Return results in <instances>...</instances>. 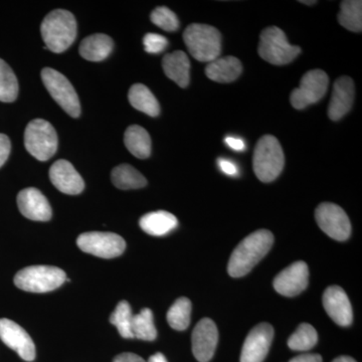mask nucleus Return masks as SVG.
I'll return each mask as SVG.
<instances>
[{"label": "nucleus", "mask_w": 362, "mask_h": 362, "mask_svg": "<svg viewBox=\"0 0 362 362\" xmlns=\"http://www.w3.org/2000/svg\"><path fill=\"white\" fill-rule=\"evenodd\" d=\"M274 244L273 233L268 230H259L245 238L233 250L228 272L233 278L247 275L270 251Z\"/></svg>", "instance_id": "nucleus-1"}, {"label": "nucleus", "mask_w": 362, "mask_h": 362, "mask_svg": "<svg viewBox=\"0 0 362 362\" xmlns=\"http://www.w3.org/2000/svg\"><path fill=\"white\" fill-rule=\"evenodd\" d=\"M40 33L47 49L61 54L75 42L77 21L70 11L56 9L45 16L40 25Z\"/></svg>", "instance_id": "nucleus-2"}, {"label": "nucleus", "mask_w": 362, "mask_h": 362, "mask_svg": "<svg viewBox=\"0 0 362 362\" xmlns=\"http://www.w3.org/2000/svg\"><path fill=\"white\" fill-rule=\"evenodd\" d=\"M285 165L282 146L275 136L265 135L257 143L252 156V169L262 182H272L281 175Z\"/></svg>", "instance_id": "nucleus-3"}, {"label": "nucleus", "mask_w": 362, "mask_h": 362, "mask_svg": "<svg viewBox=\"0 0 362 362\" xmlns=\"http://www.w3.org/2000/svg\"><path fill=\"white\" fill-rule=\"evenodd\" d=\"M183 40L189 54L197 61L211 63L220 57L221 35L214 26L192 23L185 28Z\"/></svg>", "instance_id": "nucleus-4"}, {"label": "nucleus", "mask_w": 362, "mask_h": 362, "mask_svg": "<svg viewBox=\"0 0 362 362\" xmlns=\"http://www.w3.org/2000/svg\"><path fill=\"white\" fill-rule=\"evenodd\" d=\"M259 56L272 65L283 66L291 63L301 52L297 45L288 42L285 33L277 26L267 28L259 35Z\"/></svg>", "instance_id": "nucleus-5"}, {"label": "nucleus", "mask_w": 362, "mask_h": 362, "mask_svg": "<svg viewBox=\"0 0 362 362\" xmlns=\"http://www.w3.org/2000/svg\"><path fill=\"white\" fill-rule=\"evenodd\" d=\"M66 280L65 272L57 267L32 266L16 274L14 284L23 291L47 293L58 289Z\"/></svg>", "instance_id": "nucleus-6"}, {"label": "nucleus", "mask_w": 362, "mask_h": 362, "mask_svg": "<svg viewBox=\"0 0 362 362\" xmlns=\"http://www.w3.org/2000/svg\"><path fill=\"white\" fill-rule=\"evenodd\" d=\"M58 135L51 123L35 119L26 126L25 146L28 153L40 161H47L56 154Z\"/></svg>", "instance_id": "nucleus-7"}, {"label": "nucleus", "mask_w": 362, "mask_h": 362, "mask_svg": "<svg viewBox=\"0 0 362 362\" xmlns=\"http://www.w3.org/2000/svg\"><path fill=\"white\" fill-rule=\"evenodd\" d=\"M42 80L52 99L69 115L78 118L81 114L80 100L70 81L63 74L51 68L42 69Z\"/></svg>", "instance_id": "nucleus-8"}, {"label": "nucleus", "mask_w": 362, "mask_h": 362, "mask_svg": "<svg viewBox=\"0 0 362 362\" xmlns=\"http://www.w3.org/2000/svg\"><path fill=\"white\" fill-rule=\"evenodd\" d=\"M329 84L327 74L322 70L307 71L300 81L299 88L293 90L290 102L297 110H302L309 105L320 101L326 94Z\"/></svg>", "instance_id": "nucleus-9"}, {"label": "nucleus", "mask_w": 362, "mask_h": 362, "mask_svg": "<svg viewBox=\"0 0 362 362\" xmlns=\"http://www.w3.org/2000/svg\"><path fill=\"white\" fill-rule=\"evenodd\" d=\"M77 245L83 252L104 259L119 257L126 249L125 240L114 233H84L78 235Z\"/></svg>", "instance_id": "nucleus-10"}, {"label": "nucleus", "mask_w": 362, "mask_h": 362, "mask_svg": "<svg viewBox=\"0 0 362 362\" xmlns=\"http://www.w3.org/2000/svg\"><path fill=\"white\" fill-rule=\"evenodd\" d=\"M317 225L331 239L346 240L351 233V223L346 213L335 204L323 202L315 211Z\"/></svg>", "instance_id": "nucleus-11"}, {"label": "nucleus", "mask_w": 362, "mask_h": 362, "mask_svg": "<svg viewBox=\"0 0 362 362\" xmlns=\"http://www.w3.org/2000/svg\"><path fill=\"white\" fill-rule=\"evenodd\" d=\"M0 339L25 361L35 358V345L28 333L11 319H0Z\"/></svg>", "instance_id": "nucleus-12"}, {"label": "nucleus", "mask_w": 362, "mask_h": 362, "mask_svg": "<svg viewBox=\"0 0 362 362\" xmlns=\"http://www.w3.org/2000/svg\"><path fill=\"white\" fill-rule=\"evenodd\" d=\"M308 283V266L305 262L299 261L278 274L274 280V288L283 296L294 297L303 292Z\"/></svg>", "instance_id": "nucleus-13"}, {"label": "nucleus", "mask_w": 362, "mask_h": 362, "mask_svg": "<svg viewBox=\"0 0 362 362\" xmlns=\"http://www.w3.org/2000/svg\"><path fill=\"white\" fill-rule=\"evenodd\" d=\"M274 337L273 327L261 323L252 328L247 335L240 354V362H263L271 347Z\"/></svg>", "instance_id": "nucleus-14"}, {"label": "nucleus", "mask_w": 362, "mask_h": 362, "mask_svg": "<svg viewBox=\"0 0 362 362\" xmlns=\"http://www.w3.org/2000/svg\"><path fill=\"white\" fill-rule=\"evenodd\" d=\"M192 352L199 362H209L213 358L218 341V331L211 319L204 318L195 326L192 332Z\"/></svg>", "instance_id": "nucleus-15"}, {"label": "nucleus", "mask_w": 362, "mask_h": 362, "mask_svg": "<svg viewBox=\"0 0 362 362\" xmlns=\"http://www.w3.org/2000/svg\"><path fill=\"white\" fill-rule=\"evenodd\" d=\"M323 306L330 318L342 327L352 323L354 313L349 296L339 286H330L323 294Z\"/></svg>", "instance_id": "nucleus-16"}, {"label": "nucleus", "mask_w": 362, "mask_h": 362, "mask_svg": "<svg viewBox=\"0 0 362 362\" xmlns=\"http://www.w3.org/2000/svg\"><path fill=\"white\" fill-rule=\"evenodd\" d=\"M18 206L21 213L28 220L47 221L52 218V207L37 188L28 187L18 195Z\"/></svg>", "instance_id": "nucleus-17"}, {"label": "nucleus", "mask_w": 362, "mask_h": 362, "mask_svg": "<svg viewBox=\"0 0 362 362\" xmlns=\"http://www.w3.org/2000/svg\"><path fill=\"white\" fill-rule=\"evenodd\" d=\"M49 180L59 192L66 194H80L84 190L85 182L73 164L68 160H58L49 169Z\"/></svg>", "instance_id": "nucleus-18"}, {"label": "nucleus", "mask_w": 362, "mask_h": 362, "mask_svg": "<svg viewBox=\"0 0 362 362\" xmlns=\"http://www.w3.org/2000/svg\"><path fill=\"white\" fill-rule=\"evenodd\" d=\"M354 83L352 78L343 76L338 78L331 95L328 116L332 121H338L346 115L354 101Z\"/></svg>", "instance_id": "nucleus-19"}, {"label": "nucleus", "mask_w": 362, "mask_h": 362, "mask_svg": "<svg viewBox=\"0 0 362 362\" xmlns=\"http://www.w3.org/2000/svg\"><path fill=\"white\" fill-rule=\"evenodd\" d=\"M162 68L164 74L180 88H187L189 84L190 62L185 52L165 54L162 59Z\"/></svg>", "instance_id": "nucleus-20"}, {"label": "nucleus", "mask_w": 362, "mask_h": 362, "mask_svg": "<svg viewBox=\"0 0 362 362\" xmlns=\"http://www.w3.org/2000/svg\"><path fill=\"white\" fill-rule=\"evenodd\" d=\"M242 71L240 59L232 56L214 59L206 68V77L218 83H232L240 77Z\"/></svg>", "instance_id": "nucleus-21"}, {"label": "nucleus", "mask_w": 362, "mask_h": 362, "mask_svg": "<svg viewBox=\"0 0 362 362\" xmlns=\"http://www.w3.org/2000/svg\"><path fill=\"white\" fill-rule=\"evenodd\" d=\"M114 42L109 35L96 33L89 35L81 42L78 52L81 57L87 61L101 62L110 56L113 51Z\"/></svg>", "instance_id": "nucleus-22"}, {"label": "nucleus", "mask_w": 362, "mask_h": 362, "mask_svg": "<svg viewBox=\"0 0 362 362\" xmlns=\"http://www.w3.org/2000/svg\"><path fill=\"white\" fill-rule=\"evenodd\" d=\"M139 225L148 235L161 237L175 230L178 225V221L173 214L158 211L144 214L140 218Z\"/></svg>", "instance_id": "nucleus-23"}, {"label": "nucleus", "mask_w": 362, "mask_h": 362, "mask_svg": "<svg viewBox=\"0 0 362 362\" xmlns=\"http://www.w3.org/2000/svg\"><path fill=\"white\" fill-rule=\"evenodd\" d=\"M124 143L130 153L137 158L146 159L151 154V138L141 126H129L124 135Z\"/></svg>", "instance_id": "nucleus-24"}, {"label": "nucleus", "mask_w": 362, "mask_h": 362, "mask_svg": "<svg viewBox=\"0 0 362 362\" xmlns=\"http://www.w3.org/2000/svg\"><path fill=\"white\" fill-rule=\"evenodd\" d=\"M128 99L136 110L143 112L147 115L157 117L160 113L158 101L145 85H133L130 88Z\"/></svg>", "instance_id": "nucleus-25"}, {"label": "nucleus", "mask_w": 362, "mask_h": 362, "mask_svg": "<svg viewBox=\"0 0 362 362\" xmlns=\"http://www.w3.org/2000/svg\"><path fill=\"white\" fill-rule=\"evenodd\" d=\"M112 182L119 189H137L146 187L147 180L129 164H120L112 170Z\"/></svg>", "instance_id": "nucleus-26"}, {"label": "nucleus", "mask_w": 362, "mask_h": 362, "mask_svg": "<svg viewBox=\"0 0 362 362\" xmlns=\"http://www.w3.org/2000/svg\"><path fill=\"white\" fill-rule=\"evenodd\" d=\"M338 21L343 28L354 33L362 32V1L345 0L340 4Z\"/></svg>", "instance_id": "nucleus-27"}, {"label": "nucleus", "mask_w": 362, "mask_h": 362, "mask_svg": "<svg viewBox=\"0 0 362 362\" xmlns=\"http://www.w3.org/2000/svg\"><path fill=\"white\" fill-rule=\"evenodd\" d=\"M133 337L144 341H153L157 337V331L154 325L153 313L149 308L142 309L137 315L133 316Z\"/></svg>", "instance_id": "nucleus-28"}, {"label": "nucleus", "mask_w": 362, "mask_h": 362, "mask_svg": "<svg viewBox=\"0 0 362 362\" xmlns=\"http://www.w3.org/2000/svg\"><path fill=\"white\" fill-rule=\"evenodd\" d=\"M192 302L188 298L181 297L176 300L168 312V321L173 329L182 331L187 329L190 323Z\"/></svg>", "instance_id": "nucleus-29"}, {"label": "nucleus", "mask_w": 362, "mask_h": 362, "mask_svg": "<svg viewBox=\"0 0 362 362\" xmlns=\"http://www.w3.org/2000/svg\"><path fill=\"white\" fill-rule=\"evenodd\" d=\"M318 341V334L310 324L302 323L288 339V346L295 351H307Z\"/></svg>", "instance_id": "nucleus-30"}, {"label": "nucleus", "mask_w": 362, "mask_h": 362, "mask_svg": "<svg viewBox=\"0 0 362 362\" xmlns=\"http://www.w3.org/2000/svg\"><path fill=\"white\" fill-rule=\"evenodd\" d=\"M18 95V82L11 66L0 59V101L11 103Z\"/></svg>", "instance_id": "nucleus-31"}, {"label": "nucleus", "mask_w": 362, "mask_h": 362, "mask_svg": "<svg viewBox=\"0 0 362 362\" xmlns=\"http://www.w3.org/2000/svg\"><path fill=\"white\" fill-rule=\"evenodd\" d=\"M133 316L134 315L130 304L125 300L119 302L115 310L111 314L110 322L117 327L123 338H127V339L134 338L132 334Z\"/></svg>", "instance_id": "nucleus-32"}, {"label": "nucleus", "mask_w": 362, "mask_h": 362, "mask_svg": "<svg viewBox=\"0 0 362 362\" xmlns=\"http://www.w3.org/2000/svg\"><path fill=\"white\" fill-rule=\"evenodd\" d=\"M150 20L154 25L165 32H175L180 28V21L173 11L165 6H159L154 9L150 16Z\"/></svg>", "instance_id": "nucleus-33"}, {"label": "nucleus", "mask_w": 362, "mask_h": 362, "mask_svg": "<svg viewBox=\"0 0 362 362\" xmlns=\"http://www.w3.org/2000/svg\"><path fill=\"white\" fill-rule=\"evenodd\" d=\"M144 49L149 54H160L168 47V40L158 33H147L143 39Z\"/></svg>", "instance_id": "nucleus-34"}, {"label": "nucleus", "mask_w": 362, "mask_h": 362, "mask_svg": "<svg viewBox=\"0 0 362 362\" xmlns=\"http://www.w3.org/2000/svg\"><path fill=\"white\" fill-rule=\"evenodd\" d=\"M11 140L6 135L0 133V168L6 163L11 154Z\"/></svg>", "instance_id": "nucleus-35"}, {"label": "nucleus", "mask_w": 362, "mask_h": 362, "mask_svg": "<svg viewBox=\"0 0 362 362\" xmlns=\"http://www.w3.org/2000/svg\"><path fill=\"white\" fill-rule=\"evenodd\" d=\"M218 168L226 175L235 176L239 173V169L233 161L226 158H218Z\"/></svg>", "instance_id": "nucleus-36"}, {"label": "nucleus", "mask_w": 362, "mask_h": 362, "mask_svg": "<svg viewBox=\"0 0 362 362\" xmlns=\"http://www.w3.org/2000/svg\"><path fill=\"white\" fill-rule=\"evenodd\" d=\"M225 142L228 147H230L235 151H244L246 148V144L240 138L228 136V137H226Z\"/></svg>", "instance_id": "nucleus-37"}, {"label": "nucleus", "mask_w": 362, "mask_h": 362, "mask_svg": "<svg viewBox=\"0 0 362 362\" xmlns=\"http://www.w3.org/2000/svg\"><path fill=\"white\" fill-rule=\"evenodd\" d=\"M113 362H147L142 358L141 356H137L135 354H131V352H124V354H119Z\"/></svg>", "instance_id": "nucleus-38"}, {"label": "nucleus", "mask_w": 362, "mask_h": 362, "mask_svg": "<svg viewBox=\"0 0 362 362\" xmlns=\"http://www.w3.org/2000/svg\"><path fill=\"white\" fill-rule=\"evenodd\" d=\"M289 362H322V357L319 354H301L294 357Z\"/></svg>", "instance_id": "nucleus-39"}, {"label": "nucleus", "mask_w": 362, "mask_h": 362, "mask_svg": "<svg viewBox=\"0 0 362 362\" xmlns=\"http://www.w3.org/2000/svg\"><path fill=\"white\" fill-rule=\"evenodd\" d=\"M147 362H168L166 357L163 356V354L158 352V354H153V356H150L148 361Z\"/></svg>", "instance_id": "nucleus-40"}, {"label": "nucleus", "mask_w": 362, "mask_h": 362, "mask_svg": "<svg viewBox=\"0 0 362 362\" xmlns=\"http://www.w3.org/2000/svg\"><path fill=\"white\" fill-rule=\"evenodd\" d=\"M332 362H356V361H354V359L352 358V357L340 356V357H337V358L334 359V361H333Z\"/></svg>", "instance_id": "nucleus-41"}, {"label": "nucleus", "mask_w": 362, "mask_h": 362, "mask_svg": "<svg viewBox=\"0 0 362 362\" xmlns=\"http://www.w3.org/2000/svg\"><path fill=\"white\" fill-rule=\"evenodd\" d=\"M300 2H301V4H306V6H313V4H315L317 1H315V0H313V1H305V0H303V1Z\"/></svg>", "instance_id": "nucleus-42"}]
</instances>
